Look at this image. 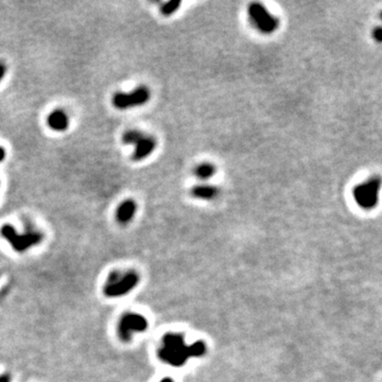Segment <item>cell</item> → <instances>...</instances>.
<instances>
[{"instance_id": "cell-1", "label": "cell", "mask_w": 382, "mask_h": 382, "mask_svg": "<svg viewBox=\"0 0 382 382\" xmlns=\"http://www.w3.org/2000/svg\"><path fill=\"white\" fill-rule=\"evenodd\" d=\"M190 357H194L193 345H187L182 334L168 333L163 338L158 358L174 368L183 366Z\"/></svg>"}, {"instance_id": "cell-2", "label": "cell", "mask_w": 382, "mask_h": 382, "mask_svg": "<svg viewBox=\"0 0 382 382\" xmlns=\"http://www.w3.org/2000/svg\"><path fill=\"white\" fill-rule=\"evenodd\" d=\"M140 276L134 270H113L103 285V294L108 298H121L139 285Z\"/></svg>"}, {"instance_id": "cell-3", "label": "cell", "mask_w": 382, "mask_h": 382, "mask_svg": "<svg viewBox=\"0 0 382 382\" xmlns=\"http://www.w3.org/2000/svg\"><path fill=\"white\" fill-rule=\"evenodd\" d=\"M0 235L5 241L9 242L11 248L16 253L27 252L41 244L44 240V235L42 233L36 232V230H29L27 233L20 234L16 232V229L10 224H4L0 228Z\"/></svg>"}, {"instance_id": "cell-4", "label": "cell", "mask_w": 382, "mask_h": 382, "mask_svg": "<svg viewBox=\"0 0 382 382\" xmlns=\"http://www.w3.org/2000/svg\"><path fill=\"white\" fill-rule=\"evenodd\" d=\"M148 320L146 316L136 312H125L118 320L116 332L121 342L129 343L135 334L145 332L148 329Z\"/></svg>"}, {"instance_id": "cell-5", "label": "cell", "mask_w": 382, "mask_h": 382, "mask_svg": "<svg viewBox=\"0 0 382 382\" xmlns=\"http://www.w3.org/2000/svg\"><path fill=\"white\" fill-rule=\"evenodd\" d=\"M122 141L125 145L135 146L133 159L136 162L142 161L154 152L156 140L139 131L130 130L122 135Z\"/></svg>"}, {"instance_id": "cell-6", "label": "cell", "mask_w": 382, "mask_h": 382, "mask_svg": "<svg viewBox=\"0 0 382 382\" xmlns=\"http://www.w3.org/2000/svg\"><path fill=\"white\" fill-rule=\"evenodd\" d=\"M381 186L379 177L372 178L355 187L353 195L356 203L363 209H372L378 203V195Z\"/></svg>"}, {"instance_id": "cell-7", "label": "cell", "mask_w": 382, "mask_h": 382, "mask_svg": "<svg viewBox=\"0 0 382 382\" xmlns=\"http://www.w3.org/2000/svg\"><path fill=\"white\" fill-rule=\"evenodd\" d=\"M249 15L255 27L265 34L273 33L280 27V21L275 16L270 14L266 7L258 2L250 4Z\"/></svg>"}, {"instance_id": "cell-8", "label": "cell", "mask_w": 382, "mask_h": 382, "mask_svg": "<svg viewBox=\"0 0 382 382\" xmlns=\"http://www.w3.org/2000/svg\"><path fill=\"white\" fill-rule=\"evenodd\" d=\"M149 99L150 91L146 86H140L129 94L117 93L113 97V105L117 109H127L146 104Z\"/></svg>"}, {"instance_id": "cell-9", "label": "cell", "mask_w": 382, "mask_h": 382, "mask_svg": "<svg viewBox=\"0 0 382 382\" xmlns=\"http://www.w3.org/2000/svg\"><path fill=\"white\" fill-rule=\"evenodd\" d=\"M137 210V204L133 200H125L116 209V220L119 224L125 225L134 218Z\"/></svg>"}, {"instance_id": "cell-10", "label": "cell", "mask_w": 382, "mask_h": 382, "mask_svg": "<svg viewBox=\"0 0 382 382\" xmlns=\"http://www.w3.org/2000/svg\"><path fill=\"white\" fill-rule=\"evenodd\" d=\"M47 123L51 130L57 132H64L68 129L69 119L63 110L55 109L48 116Z\"/></svg>"}, {"instance_id": "cell-11", "label": "cell", "mask_w": 382, "mask_h": 382, "mask_svg": "<svg viewBox=\"0 0 382 382\" xmlns=\"http://www.w3.org/2000/svg\"><path fill=\"white\" fill-rule=\"evenodd\" d=\"M220 193V190L216 186L211 185H197L194 186L191 190V194H192L196 198H201V200H213L216 198Z\"/></svg>"}, {"instance_id": "cell-12", "label": "cell", "mask_w": 382, "mask_h": 382, "mask_svg": "<svg viewBox=\"0 0 382 382\" xmlns=\"http://www.w3.org/2000/svg\"><path fill=\"white\" fill-rule=\"evenodd\" d=\"M216 172H217L216 167H214L212 164H208V163L197 166L194 170V174L201 180H208L211 177H213V175L216 174Z\"/></svg>"}, {"instance_id": "cell-13", "label": "cell", "mask_w": 382, "mask_h": 382, "mask_svg": "<svg viewBox=\"0 0 382 382\" xmlns=\"http://www.w3.org/2000/svg\"><path fill=\"white\" fill-rule=\"evenodd\" d=\"M181 4H182V2L180 1V0H171V1L166 2L162 6V10H161L162 14L165 16L172 15L173 13H175L179 10V7L181 6Z\"/></svg>"}, {"instance_id": "cell-14", "label": "cell", "mask_w": 382, "mask_h": 382, "mask_svg": "<svg viewBox=\"0 0 382 382\" xmlns=\"http://www.w3.org/2000/svg\"><path fill=\"white\" fill-rule=\"evenodd\" d=\"M373 36H374V38H375L378 43H380L382 41V30H381L380 27H377L376 29H374Z\"/></svg>"}, {"instance_id": "cell-15", "label": "cell", "mask_w": 382, "mask_h": 382, "mask_svg": "<svg viewBox=\"0 0 382 382\" xmlns=\"http://www.w3.org/2000/svg\"><path fill=\"white\" fill-rule=\"evenodd\" d=\"M11 376L7 375V374H3V375H0V382H11Z\"/></svg>"}, {"instance_id": "cell-16", "label": "cell", "mask_w": 382, "mask_h": 382, "mask_svg": "<svg viewBox=\"0 0 382 382\" xmlns=\"http://www.w3.org/2000/svg\"><path fill=\"white\" fill-rule=\"evenodd\" d=\"M5 75V66L2 65V64H0V81L3 79Z\"/></svg>"}, {"instance_id": "cell-17", "label": "cell", "mask_w": 382, "mask_h": 382, "mask_svg": "<svg viewBox=\"0 0 382 382\" xmlns=\"http://www.w3.org/2000/svg\"><path fill=\"white\" fill-rule=\"evenodd\" d=\"M5 157V151L3 148L0 147V162H2Z\"/></svg>"}, {"instance_id": "cell-18", "label": "cell", "mask_w": 382, "mask_h": 382, "mask_svg": "<svg viewBox=\"0 0 382 382\" xmlns=\"http://www.w3.org/2000/svg\"><path fill=\"white\" fill-rule=\"evenodd\" d=\"M159 382H173V380L171 378H164L162 379Z\"/></svg>"}]
</instances>
